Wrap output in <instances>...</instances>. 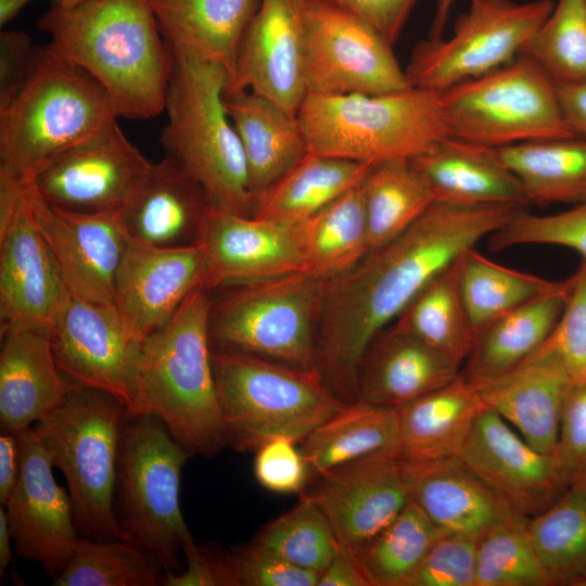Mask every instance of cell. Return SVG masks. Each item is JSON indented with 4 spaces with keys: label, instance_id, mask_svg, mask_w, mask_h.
<instances>
[{
    "label": "cell",
    "instance_id": "6da1fadb",
    "mask_svg": "<svg viewBox=\"0 0 586 586\" xmlns=\"http://www.w3.org/2000/svg\"><path fill=\"white\" fill-rule=\"evenodd\" d=\"M523 208L434 201L398 237L328 280L315 368L329 390L344 403L357 400L359 366L380 331L434 277Z\"/></svg>",
    "mask_w": 586,
    "mask_h": 586
},
{
    "label": "cell",
    "instance_id": "7a4b0ae2",
    "mask_svg": "<svg viewBox=\"0 0 586 586\" xmlns=\"http://www.w3.org/2000/svg\"><path fill=\"white\" fill-rule=\"evenodd\" d=\"M47 49L92 76L119 117L153 118L164 111L173 66L149 0H85L55 5L39 21Z\"/></svg>",
    "mask_w": 586,
    "mask_h": 586
},
{
    "label": "cell",
    "instance_id": "3957f363",
    "mask_svg": "<svg viewBox=\"0 0 586 586\" xmlns=\"http://www.w3.org/2000/svg\"><path fill=\"white\" fill-rule=\"evenodd\" d=\"M207 290L196 288L170 320L142 343L128 416L157 418L192 456L226 446L212 365Z\"/></svg>",
    "mask_w": 586,
    "mask_h": 586
},
{
    "label": "cell",
    "instance_id": "277c9868",
    "mask_svg": "<svg viewBox=\"0 0 586 586\" xmlns=\"http://www.w3.org/2000/svg\"><path fill=\"white\" fill-rule=\"evenodd\" d=\"M169 48L167 123L160 139L165 156L180 165L211 203L251 215L246 162L225 107L228 72L190 50Z\"/></svg>",
    "mask_w": 586,
    "mask_h": 586
},
{
    "label": "cell",
    "instance_id": "5b68a950",
    "mask_svg": "<svg viewBox=\"0 0 586 586\" xmlns=\"http://www.w3.org/2000/svg\"><path fill=\"white\" fill-rule=\"evenodd\" d=\"M118 117L92 76L39 47L30 77L0 109V175L29 182L56 155Z\"/></svg>",
    "mask_w": 586,
    "mask_h": 586
},
{
    "label": "cell",
    "instance_id": "8992f818",
    "mask_svg": "<svg viewBox=\"0 0 586 586\" xmlns=\"http://www.w3.org/2000/svg\"><path fill=\"white\" fill-rule=\"evenodd\" d=\"M212 365L226 446L240 453L280 435L300 443L347 404L316 368L220 348H213Z\"/></svg>",
    "mask_w": 586,
    "mask_h": 586
},
{
    "label": "cell",
    "instance_id": "52a82bcc",
    "mask_svg": "<svg viewBox=\"0 0 586 586\" xmlns=\"http://www.w3.org/2000/svg\"><path fill=\"white\" fill-rule=\"evenodd\" d=\"M308 151L374 164L410 160L449 136L440 93L307 94L297 112Z\"/></svg>",
    "mask_w": 586,
    "mask_h": 586
},
{
    "label": "cell",
    "instance_id": "ba28073f",
    "mask_svg": "<svg viewBox=\"0 0 586 586\" xmlns=\"http://www.w3.org/2000/svg\"><path fill=\"white\" fill-rule=\"evenodd\" d=\"M192 455L155 417L128 416L114 488V514L124 540L165 572L184 570L183 549L195 542L180 507V482Z\"/></svg>",
    "mask_w": 586,
    "mask_h": 586
},
{
    "label": "cell",
    "instance_id": "9c48e42d",
    "mask_svg": "<svg viewBox=\"0 0 586 586\" xmlns=\"http://www.w3.org/2000/svg\"><path fill=\"white\" fill-rule=\"evenodd\" d=\"M127 419L126 406L115 397L73 383L64 403L33 426L65 477L82 537L124 540L113 504Z\"/></svg>",
    "mask_w": 586,
    "mask_h": 586
},
{
    "label": "cell",
    "instance_id": "30bf717a",
    "mask_svg": "<svg viewBox=\"0 0 586 586\" xmlns=\"http://www.w3.org/2000/svg\"><path fill=\"white\" fill-rule=\"evenodd\" d=\"M327 282L297 271L229 286L216 303L212 301V347L315 368Z\"/></svg>",
    "mask_w": 586,
    "mask_h": 586
},
{
    "label": "cell",
    "instance_id": "8fae6325",
    "mask_svg": "<svg viewBox=\"0 0 586 586\" xmlns=\"http://www.w3.org/2000/svg\"><path fill=\"white\" fill-rule=\"evenodd\" d=\"M449 136L493 148L576 137L556 86L527 55L440 93Z\"/></svg>",
    "mask_w": 586,
    "mask_h": 586
},
{
    "label": "cell",
    "instance_id": "7c38bea8",
    "mask_svg": "<svg viewBox=\"0 0 586 586\" xmlns=\"http://www.w3.org/2000/svg\"><path fill=\"white\" fill-rule=\"evenodd\" d=\"M553 7L551 0H471L451 38L429 37L415 47L405 68L409 86L442 93L508 64Z\"/></svg>",
    "mask_w": 586,
    "mask_h": 586
},
{
    "label": "cell",
    "instance_id": "4fadbf2b",
    "mask_svg": "<svg viewBox=\"0 0 586 586\" xmlns=\"http://www.w3.org/2000/svg\"><path fill=\"white\" fill-rule=\"evenodd\" d=\"M307 94H380L409 86L387 41L349 10L328 0H295Z\"/></svg>",
    "mask_w": 586,
    "mask_h": 586
},
{
    "label": "cell",
    "instance_id": "5bb4252c",
    "mask_svg": "<svg viewBox=\"0 0 586 586\" xmlns=\"http://www.w3.org/2000/svg\"><path fill=\"white\" fill-rule=\"evenodd\" d=\"M67 289L33 216L25 184L0 175V330L51 333Z\"/></svg>",
    "mask_w": 586,
    "mask_h": 586
},
{
    "label": "cell",
    "instance_id": "9a60e30c",
    "mask_svg": "<svg viewBox=\"0 0 586 586\" xmlns=\"http://www.w3.org/2000/svg\"><path fill=\"white\" fill-rule=\"evenodd\" d=\"M50 339L56 364L71 382L104 392L127 409L131 406L143 341L114 306L82 300L67 290Z\"/></svg>",
    "mask_w": 586,
    "mask_h": 586
},
{
    "label": "cell",
    "instance_id": "2e32d148",
    "mask_svg": "<svg viewBox=\"0 0 586 586\" xmlns=\"http://www.w3.org/2000/svg\"><path fill=\"white\" fill-rule=\"evenodd\" d=\"M153 164L126 137L116 119L56 155L29 183L43 200L61 208L122 211Z\"/></svg>",
    "mask_w": 586,
    "mask_h": 586
},
{
    "label": "cell",
    "instance_id": "e0dca14e",
    "mask_svg": "<svg viewBox=\"0 0 586 586\" xmlns=\"http://www.w3.org/2000/svg\"><path fill=\"white\" fill-rule=\"evenodd\" d=\"M307 495L323 512L339 547L352 553L386 527L410 500L407 461L378 451L323 473Z\"/></svg>",
    "mask_w": 586,
    "mask_h": 586
},
{
    "label": "cell",
    "instance_id": "ac0fdd59",
    "mask_svg": "<svg viewBox=\"0 0 586 586\" xmlns=\"http://www.w3.org/2000/svg\"><path fill=\"white\" fill-rule=\"evenodd\" d=\"M23 183L66 289L82 300L114 306V280L129 241L120 211L61 208L43 200L29 182Z\"/></svg>",
    "mask_w": 586,
    "mask_h": 586
},
{
    "label": "cell",
    "instance_id": "d6986e66",
    "mask_svg": "<svg viewBox=\"0 0 586 586\" xmlns=\"http://www.w3.org/2000/svg\"><path fill=\"white\" fill-rule=\"evenodd\" d=\"M21 471L3 506L17 557L40 563L54 578L67 565L79 538L69 494L55 481L51 458L34 428L18 435Z\"/></svg>",
    "mask_w": 586,
    "mask_h": 586
},
{
    "label": "cell",
    "instance_id": "ffe728a7",
    "mask_svg": "<svg viewBox=\"0 0 586 586\" xmlns=\"http://www.w3.org/2000/svg\"><path fill=\"white\" fill-rule=\"evenodd\" d=\"M203 288L213 290L305 271L294 225L217 206L206 209L198 243Z\"/></svg>",
    "mask_w": 586,
    "mask_h": 586
},
{
    "label": "cell",
    "instance_id": "44dd1931",
    "mask_svg": "<svg viewBox=\"0 0 586 586\" xmlns=\"http://www.w3.org/2000/svg\"><path fill=\"white\" fill-rule=\"evenodd\" d=\"M457 457L527 519L546 510L568 489L553 455L532 447L484 406Z\"/></svg>",
    "mask_w": 586,
    "mask_h": 586
},
{
    "label": "cell",
    "instance_id": "7402d4cb",
    "mask_svg": "<svg viewBox=\"0 0 586 586\" xmlns=\"http://www.w3.org/2000/svg\"><path fill=\"white\" fill-rule=\"evenodd\" d=\"M247 90L289 112L307 95L295 0H259L239 44L225 92Z\"/></svg>",
    "mask_w": 586,
    "mask_h": 586
},
{
    "label": "cell",
    "instance_id": "603a6c76",
    "mask_svg": "<svg viewBox=\"0 0 586 586\" xmlns=\"http://www.w3.org/2000/svg\"><path fill=\"white\" fill-rule=\"evenodd\" d=\"M203 279L199 245L155 247L129 240L114 280V307L131 332L144 341L203 286Z\"/></svg>",
    "mask_w": 586,
    "mask_h": 586
},
{
    "label": "cell",
    "instance_id": "cb8c5ba5",
    "mask_svg": "<svg viewBox=\"0 0 586 586\" xmlns=\"http://www.w3.org/2000/svg\"><path fill=\"white\" fill-rule=\"evenodd\" d=\"M572 384L559 362L537 349L509 372L471 385L484 407L497 412L532 447L553 455Z\"/></svg>",
    "mask_w": 586,
    "mask_h": 586
},
{
    "label": "cell",
    "instance_id": "d4e9b609",
    "mask_svg": "<svg viewBox=\"0 0 586 586\" xmlns=\"http://www.w3.org/2000/svg\"><path fill=\"white\" fill-rule=\"evenodd\" d=\"M73 382L60 370L50 335L36 330L1 332L0 429L20 435L66 399Z\"/></svg>",
    "mask_w": 586,
    "mask_h": 586
},
{
    "label": "cell",
    "instance_id": "484cf974",
    "mask_svg": "<svg viewBox=\"0 0 586 586\" xmlns=\"http://www.w3.org/2000/svg\"><path fill=\"white\" fill-rule=\"evenodd\" d=\"M434 201L486 205H527L518 177L497 148L451 136L409 160Z\"/></svg>",
    "mask_w": 586,
    "mask_h": 586
},
{
    "label": "cell",
    "instance_id": "4316f807",
    "mask_svg": "<svg viewBox=\"0 0 586 586\" xmlns=\"http://www.w3.org/2000/svg\"><path fill=\"white\" fill-rule=\"evenodd\" d=\"M211 201L174 160L154 163L144 182L120 211L129 240L155 247L196 245Z\"/></svg>",
    "mask_w": 586,
    "mask_h": 586
},
{
    "label": "cell",
    "instance_id": "83f0119b",
    "mask_svg": "<svg viewBox=\"0 0 586 586\" xmlns=\"http://www.w3.org/2000/svg\"><path fill=\"white\" fill-rule=\"evenodd\" d=\"M407 466L410 499L444 532L481 536L506 520L522 517L457 456L407 461Z\"/></svg>",
    "mask_w": 586,
    "mask_h": 586
},
{
    "label": "cell",
    "instance_id": "f1b7e54d",
    "mask_svg": "<svg viewBox=\"0 0 586 586\" xmlns=\"http://www.w3.org/2000/svg\"><path fill=\"white\" fill-rule=\"evenodd\" d=\"M460 370L416 335L393 326L372 341L361 359L359 398L398 408L449 384Z\"/></svg>",
    "mask_w": 586,
    "mask_h": 586
},
{
    "label": "cell",
    "instance_id": "f546056e",
    "mask_svg": "<svg viewBox=\"0 0 586 586\" xmlns=\"http://www.w3.org/2000/svg\"><path fill=\"white\" fill-rule=\"evenodd\" d=\"M572 284L571 276L557 290L500 315L477 330L460 370L464 380L474 385L498 378L534 354L556 327Z\"/></svg>",
    "mask_w": 586,
    "mask_h": 586
},
{
    "label": "cell",
    "instance_id": "4dcf8cb0",
    "mask_svg": "<svg viewBox=\"0 0 586 586\" xmlns=\"http://www.w3.org/2000/svg\"><path fill=\"white\" fill-rule=\"evenodd\" d=\"M225 107L244 153L254 198L308 151L297 116L252 91L225 92Z\"/></svg>",
    "mask_w": 586,
    "mask_h": 586
},
{
    "label": "cell",
    "instance_id": "1f68e13d",
    "mask_svg": "<svg viewBox=\"0 0 586 586\" xmlns=\"http://www.w3.org/2000/svg\"><path fill=\"white\" fill-rule=\"evenodd\" d=\"M482 408L476 391L460 373L449 384L396 408L394 451L407 461L458 456Z\"/></svg>",
    "mask_w": 586,
    "mask_h": 586
},
{
    "label": "cell",
    "instance_id": "d6a6232c",
    "mask_svg": "<svg viewBox=\"0 0 586 586\" xmlns=\"http://www.w3.org/2000/svg\"><path fill=\"white\" fill-rule=\"evenodd\" d=\"M149 3L169 47L183 48L218 63L230 77L240 41L259 0H149Z\"/></svg>",
    "mask_w": 586,
    "mask_h": 586
},
{
    "label": "cell",
    "instance_id": "836d02e7",
    "mask_svg": "<svg viewBox=\"0 0 586 586\" xmlns=\"http://www.w3.org/2000/svg\"><path fill=\"white\" fill-rule=\"evenodd\" d=\"M370 166L307 151L281 178L253 198L251 215L291 226L300 224L359 186Z\"/></svg>",
    "mask_w": 586,
    "mask_h": 586
},
{
    "label": "cell",
    "instance_id": "e575fe53",
    "mask_svg": "<svg viewBox=\"0 0 586 586\" xmlns=\"http://www.w3.org/2000/svg\"><path fill=\"white\" fill-rule=\"evenodd\" d=\"M396 442V408L358 398L344 405L298 444L309 480L315 481L352 460L382 450H394Z\"/></svg>",
    "mask_w": 586,
    "mask_h": 586
},
{
    "label": "cell",
    "instance_id": "d590c367",
    "mask_svg": "<svg viewBox=\"0 0 586 586\" xmlns=\"http://www.w3.org/2000/svg\"><path fill=\"white\" fill-rule=\"evenodd\" d=\"M360 184L294 225L305 271L330 280L370 252Z\"/></svg>",
    "mask_w": 586,
    "mask_h": 586
},
{
    "label": "cell",
    "instance_id": "8d00e7d4",
    "mask_svg": "<svg viewBox=\"0 0 586 586\" xmlns=\"http://www.w3.org/2000/svg\"><path fill=\"white\" fill-rule=\"evenodd\" d=\"M527 203L586 202V138L571 137L499 146Z\"/></svg>",
    "mask_w": 586,
    "mask_h": 586
},
{
    "label": "cell",
    "instance_id": "74e56055",
    "mask_svg": "<svg viewBox=\"0 0 586 586\" xmlns=\"http://www.w3.org/2000/svg\"><path fill=\"white\" fill-rule=\"evenodd\" d=\"M458 259L411 300L394 327L416 335L461 369L473 347L475 329L462 300Z\"/></svg>",
    "mask_w": 586,
    "mask_h": 586
},
{
    "label": "cell",
    "instance_id": "f35d334b",
    "mask_svg": "<svg viewBox=\"0 0 586 586\" xmlns=\"http://www.w3.org/2000/svg\"><path fill=\"white\" fill-rule=\"evenodd\" d=\"M360 188L370 252L403 233L434 202L406 158L371 164Z\"/></svg>",
    "mask_w": 586,
    "mask_h": 586
},
{
    "label": "cell",
    "instance_id": "ab89813d",
    "mask_svg": "<svg viewBox=\"0 0 586 586\" xmlns=\"http://www.w3.org/2000/svg\"><path fill=\"white\" fill-rule=\"evenodd\" d=\"M527 530L553 586H586V482L530 518Z\"/></svg>",
    "mask_w": 586,
    "mask_h": 586
},
{
    "label": "cell",
    "instance_id": "60d3db41",
    "mask_svg": "<svg viewBox=\"0 0 586 586\" xmlns=\"http://www.w3.org/2000/svg\"><path fill=\"white\" fill-rule=\"evenodd\" d=\"M458 276L475 333L500 315L557 290L563 282L507 268L487 259L475 247L459 257Z\"/></svg>",
    "mask_w": 586,
    "mask_h": 586
},
{
    "label": "cell",
    "instance_id": "b9f144b4",
    "mask_svg": "<svg viewBox=\"0 0 586 586\" xmlns=\"http://www.w3.org/2000/svg\"><path fill=\"white\" fill-rule=\"evenodd\" d=\"M444 533L410 499L386 527L353 555L369 586H405Z\"/></svg>",
    "mask_w": 586,
    "mask_h": 586
},
{
    "label": "cell",
    "instance_id": "7bdbcfd3",
    "mask_svg": "<svg viewBox=\"0 0 586 586\" xmlns=\"http://www.w3.org/2000/svg\"><path fill=\"white\" fill-rule=\"evenodd\" d=\"M163 566L150 555L123 539L80 537L55 586H157Z\"/></svg>",
    "mask_w": 586,
    "mask_h": 586
},
{
    "label": "cell",
    "instance_id": "ee69618b",
    "mask_svg": "<svg viewBox=\"0 0 586 586\" xmlns=\"http://www.w3.org/2000/svg\"><path fill=\"white\" fill-rule=\"evenodd\" d=\"M252 540L290 564L319 575L339 547L327 517L303 493L293 508L265 524Z\"/></svg>",
    "mask_w": 586,
    "mask_h": 586
},
{
    "label": "cell",
    "instance_id": "f6af8a7d",
    "mask_svg": "<svg viewBox=\"0 0 586 586\" xmlns=\"http://www.w3.org/2000/svg\"><path fill=\"white\" fill-rule=\"evenodd\" d=\"M521 53L556 87L586 80V0H559Z\"/></svg>",
    "mask_w": 586,
    "mask_h": 586
},
{
    "label": "cell",
    "instance_id": "bcb514c9",
    "mask_svg": "<svg viewBox=\"0 0 586 586\" xmlns=\"http://www.w3.org/2000/svg\"><path fill=\"white\" fill-rule=\"evenodd\" d=\"M527 520H506L479 537L475 586H553L531 539Z\"/></svg>",
    "mask_w": 586,
    "mask_h": 586
},
{
    "label": "cell",
    "instance_id": "7dc6e473",
    "mask_svg": "<svg viewBox=\"0 0 586 586\" xmlns=\"http://www.w3.org/2000/svg\"><path fill=\"white\" fill-rule=\"evenodd\" d=\"M530 244L569 247L586 260V202L551 215H532L523 209L488 237L492 251Z\"/></svg>",
    "mask_w": 586,
    "mask_h": 586
},
{
    "label": "cell",
    "instance_id": "c3c4849f",
    "mask_svg": "<svg viewBox=\"0 0 586 586\" xmlns=\"http://www.w3.org/2000/svg\"><path fill=\"white\" fill-rule=\"evenodd\" d=\"M572 277L565 307L538 349L553 357L574 384L586 383V260H581Z\"/></svg>",
    "mask_w": 586,
    "mask_h": 586
},
{
    "label": "cell",
    "instance_id": "681fc988",
    "mask_svg": "<svg viewBox=\"0 0 586 586\" xmlns=\"http://www.w3.org/2000/svg\"><path fill=\"white\" fill-rule=\"evenodd\" d=\"M479 537L444 533L432 545L405 586H475Z\"/></svg>",
    "mask_w": 586,
    "mask_h": 586
},
{
    "label": "cell",
    "instance_id": "f907efd6",
    "mask_svg": "<svg viewBox=\"0 0 586 586\" xmlns=\"http://www.w3.org/2000/svg\"><path fill=\"white\" fill-rule=\"evenodd\" d=\"M227 555L234 586H318V573L292 565L253 540Z\"/></svg>",
    "mask_w": 586,
    "mask_h": 586
},
{
    "label": "cell",
    "instance_id": "816d5d0a",
    "mask_svg": "<svg viewBox=\"0 0 586 586\" xmlns=\"http://www.w3.org/2000/svg\"><path fill=\"white\" fill-rule=\"evenodd\" d=\"M553 457L568 487L586 482V383L566 394Z\"/></svg>",
    "mask_w": 586,
    "mask_h": 586
},
{
    "label": "cell",
    "instance_id": "f5cc1de1",
    "mask_svg": "<svg viewBox=\"0 0 586 586\" xmlns=\"http://www.w3.org/2000/svg\"><path fill=\"white\" fill-rule=\"evenodd\" d=\"M297 444L292 437L280 435L255 451L254 475L263 487L279 494L304 492L309 474Z\"/></svg>",
    "mask_w": 586,
    "mask_h": 586
},
{
    "label": "cell",
    "instance_id": "db71d44e",
    "mask_svg": "<svg viewBox=\"0 0 586 586\" xmlns=\"http://www.w3.org/2000/svg\"><path fill=\"white\" fill-rule=\"evenodd\" d=\"M183 560L182 572H164L163 586H234L227 550L193 542L183 549Z\"/></svg>",
    "mask_w": 586,
    "mask_h": 586
},
{
    "label": "cell",
    "instance_id": "11a10c76",
    "mask_svg": "<svg viewBox=\"0 0 586 586\" xmlns=\"http://www.w3.org/2000/svg\"><path fill=\"white\" fill-rule=\"evenodd\" d=\"M39 54L31 38L22 30L0 33V109H3L30 77Z\"/></svg>",
    "mask_w": 586,
    "mask_h": 586
},
{
    "label": "cell",
    "instance_id": "9f6ffc18",
    "mask_svg": "<svg viewBox=\"0 0 586 586\" xmlns=\"http://www.w3.org/2000/svg\"><path fill=\"white\" fill-rule=\"evenodd\" d=\"M355 13L392 44L397 40L417 0H328Z\"/></svg>",
    "mask_w": 586,
    "mask_h": 586
},
{
    "label": "cell",
    "instance_id": "6f0895ef",
    "mask_svg": "<svg viewBox=\"0 0 586 586\" xmlns=\"http://www.w3.org/2000/svg\"><path fill=\"white\" fill-rule=\"evenodd\" d=\"M318 586H369L356 557L337 547L329 565L319 575Z\"/></svg>",
    "mask_w": 586,
    "mask_h": 586
},
{
    "label": "cell",
    "instance_id": "680465c9",
    "mask_svg": "<svg viewBox=\"0 0 586 586\" xmlns=\"http://www.w3.org/2000/svg\"><path fill=\"white\" fill-rule=\"evenodd\" d=\"M558 102L571 130L586 138V80L556 87Z\"/></svg>",
    "mask_w": 586,
    "mask_h": 586
},
{
    "label": "cell",
    "instance_id": "91938a15",
    "mask_svg": "<svg viewBox=\"0 0 586 586\" xmlns=\"http://www.w3.org/2000/svg\"><path fill=\"white\" fill-rule=\"evenodd\" d=\"M21 471V449L18 435L1 432L0 435V502L10 499Z\"/></svg>",
    "mask_w": 586,
    "mask_h": 586
},
{
    "label": "cell",
    "instance_id": "94428289",
    "mask_svg": "<svg viewBox=\"0 0 586 586\" xmlns=\"http://www.w3.org/2000/svg\"><path fill=\"white\" fill-rule=\"evenodd\" d=\"M12 535L3 506L0 507V581L3 576L12 559L11 548Z\"/></svg>",
    "mask_w": 586,
    "mask_h": 586
},
{
    "label": "cell",
    "instance_id": "6125c7cd",
    "mask_svg": "<svg viewBox=\"0 0 586 586\" xmlns=\"http://www.w3.org/2000/svg\"><path fill=\"white\" fill-rule=\"evenodd\" d=\"M453 3L454 0H436L435 13L430 29L431 38L442 37Z\"/></svg>",
    "mask_w": 586,
    "mask_h": 586
},
{
    "label": "cell",
    "instance_id": "be15d7a7",
    "mask_svg": "<svg viewBox=\"0 0 586 586\" xmlns=\"http://www.w3.org/2000/svg\"><path fill=\"white\" fill-rule=\"evenodd\" d=\"M30 1L33 0H0V25L9 23Z\"/></svg>",
    "mask_w": 586,
    "mask_h": 586
},
{
    "label": "cell",
    "instance_id": "e7e4bbea",
    "mask_svg": "<svg viewBox=\"0 0 586 586\" xmlns=\"http://www.w3.org/2000/svg\"><path fill=\"white\" fill-rule=\"evenodd\" d=\"M56 2V5H60L62 8H72L79 3H81L85 0H54Z\"/></svg>",
    "mask_w": 586,
    "mask_h": 586
}]
</instances>
